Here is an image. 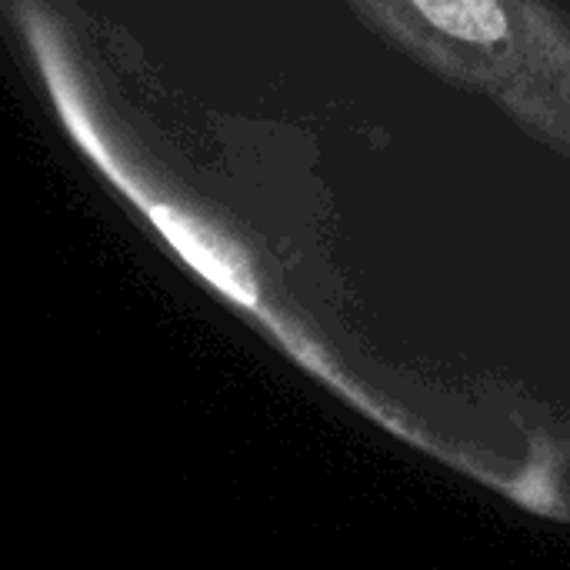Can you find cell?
Instances as JSON below:
<instances>
[{"label":"cell","mask_w":570,"mask_h":570,"mask_svg":"<svg viewBox=\"0 0 570 570\" xmlns=\"http://www.w3.org/2000/svg\"><path fill=\"white\" fill-rule=\"evenodd\" d=\"M154 220H157V227L174 240V247H177V250L207 277V281H214L220 291H227L230 297H237V301H244V304H254V301H257V291H254L250 274H247L244 267H237L224 250H214V247L190 227V220L177 217L170 207H154Z\"/></svg>","instance_id":"1"},{"label":"cell","mask_w":570,"mask_h":570,"mask_svg":"<svg viewBox=\"0 0 570 570\" xmlns=\"http://www.w3.org/2000/svg\"><path fill=\"white\" fill-rule=\"evenodd\" d=\"M417 10L438 23L441 30L474 40V43H494L504 37L508 20L498 0H414Z\"/></svg>","instance_id":"2"}]
</instances>
